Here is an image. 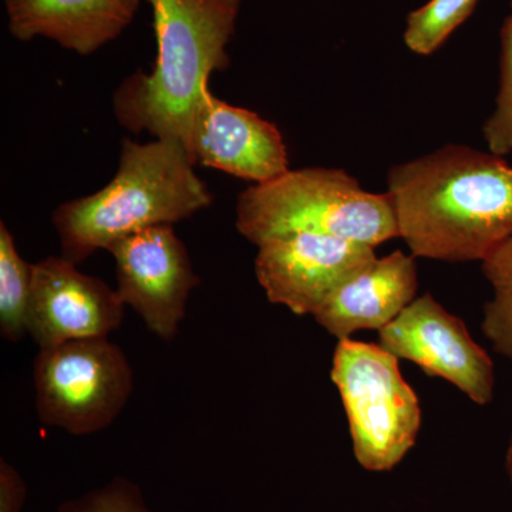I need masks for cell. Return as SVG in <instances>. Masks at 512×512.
<instances>
[{
  "label": "cell",
  "instance_id": "cell-4",
  "mask_svg": "<svg viewBox=\"0 0 512 512\" xmlns=\"http://www.w3.org/2000/svg\"><path fill=\"white\" fill-rule=\"evenodd\" d=\"M237 229L259 245L266 239L313 232L377 247L399 238L390 195L363 190L336 168L288 170L239 195Z\"/></svg>",
  "mask_w": 512,
  "mask_h": 512
},
{
  "label": "cell",
  "instance_id": "cell-10",
  "mask_svg": "<svg viewBox=\"0 0 512 512\" xmlns=\"http://www.w3.org/2000/svg\"><path fill=\"white\" fill-rule=\"evenodd\" d=\"M124 306L116 289L63 256L33 264L28 333L40 349L109 338L123 322Z\"/></svg>",
  "mask_w": 512,
  "mask_h": 512
},
{
  "label": "cell",
  "instance_id": "cell-9",
  "mask_svg": "<svg viewBox=\"0 0 512 512\" xmlns=\"http://www.w3.org/2000/svg\"><path fill=\"white\" fill-rule=\"evenodd\" d=\"M255 275L269 302L313 315L330 293L376 259L375 248L332 235L296 232L256 245Z\"/></svg>",
  "mask_w": 512,
  "mask_h": 512
},
{
  "label": "cell",
  "instance_id": "cell-15",
  "mask_svg": "<svg viewBox=\"0 0 512 512\" xmlns=\"http://www.w3.org/2000/svg\"><path fill=\"white\" fill-rule=\"evenodd\" d=\"M483 272L493 299L485 303L481 330L495 352L512 362V235L484 259Z\"/></svg>",
  "mask_w": 512,
  "mask_h": 512
},
{
  "label": "cell",
  "instance_id": "cell-18",
  "mask_svg": "<svg viewBox=\"0 0 512 512\" xmlns=\"http://www.w3.org/2000/svg\"><path fill=\"white\" fill-rule=\"evenodd\" d=\"M56 512H154L144 500L143 491L133 481L114 478L109 484L76 500L66 501Z\"/></svg>",
  "mask_w": 512,
  "mask_h": 512
},
{
  "label": "cell",
  "instance_id": "cell-21",
  "mask_svg": "<svg viewBox=\"0 0 512 512\" xmlns=\"http://www.w3.org/2000/svg\"><path fill=\"white\" fill-rule=\"evenodd\" d=\"M511 6H512V2H511Z\"/></svg>",
  "mask_w": 512,
  "mask_h": 512
},
{
  "label": "cell",
  "instance_id": "cell-19",
  "mask_svg": "<svg viewBox=\"0 0 512 512\" xmlns=\"http://www.w3.org/2000/svg\"><path fill=\"white\" fill-rule=\"evenodd\" d=\"M28 487L18 470L5 458L0 460V512H22Z\"/></svg>",
  "mask_w": 512,
  "mask_h": 512
},
{
  "label": "cell",
  "instance_id": "cell-8",
  "mask_svg": "<svg viewBox=\"0 0 512 512\" xmlns=\"http://www.w3.org/2000/svg\"><path fill=\"white\" fill-rule=\"evenodd\" d=\"M107 251L116 261L117 293L158 338L170 342L200 285L188 249L173 225H157L120 239Z\"/></svg>",
  "mask_w": 512,
  "mask_h": 512
},
{
  "label": "cell",
  "instance_id": "cell-20",
  "mask_svg": "<svg viewBox=\"0 0 512 512\" xmlns=\"http://www.w3.org/2000/svg\"><path fill=\"white\" fill-rule=\"evenodd\" d=\"M505 470H507L508 478L512 485V436L510 444H508L507 456H505Z\"/></svg>",
  "mask_w": 512,
  "mask_h": 512
},
{
  "label": "cell",
  "instance_id": "cell-16",
  "mask_svg": "<svg viewBox=\"0 0 512 512\" xmlns=\"http://www.w3.org/2000/svg\"><path fill=\"white\" fill-rule=\"evenodd\" d=\"M477 2L478 0H430L410 13L404 42L417 55H431L473 13Z\"/></svg>",
  "mask_w": 512,
  "mask_h": 512
},
{
  "label": "cell",
  "instance_id": "cell-2",
  "mask_svg": "<svg viewBox=\"0 0 512 512\" xmlns=\"http://www.w3.org/2000/svg\"><path fill=\"white\" fill-rule=\"evenodd\" d=\"M153 10L157 56L113 97L120 126L174 140L188 151L198 104L212 73L227 69L228 45L242 0H147Z\"/></svg>",
  "mask_w": 512,
  "mask_h": 512
},
{
  "label": "cell",
  "instance_id": "cell-3",
  "mask_svg": "<svg viewBox=\"0 0 512 512\" xmlns=\"http://www.w3.org/2000/svg\"><path fill=\"white\" fill-rule=\"evenodd\" d=\"M183 144L156 138L123 140L119 168L94 194L63 202L53 211L63 258L80 264L100 249L157 225H174L212 204Z\"/></svg>",
  "mask_w": 512,
  "mask_h": 512
},
{
  "label": "cell",
  "instance_id": "cell-1",
  "mask_svg": "<svg viewBox=\"0 0 512 512\" xmlns=\"http://www.w3.org/2000/svg\"><path fill=\"white\" fill-rule=\"evenodd\" d=\"M387 184L413 256L483 262L512 235V167L503 157L446 146L396 165Z\"/></svg>",
  "mask_w": 512,
  "mask_h": 512
},
{
  "label": "cell",
  "instance_id": "cell-14",
  "mask_svg": "<svg viewBox=\"0 0 512 512\" xmlns=\"http://www.w3.org/2000/svg\"><path fill=\"white\" fill-rule=\"evenodd\" d=\"M33 264L19 254L12 232L0 222V333L16 343L28 333Z\"/></svg>",
  "mask_w": 512,
  "mask_h": 512
},
{
  "label": "cell",
  "instance_id": "cell-13",
  "mask_svg": "<svg viewBox=\"0 0 512 512\" xmlns=\"http://www.w3.org/2000/svg\"><path fill=\"white\" fill-rule=\"evenodd\" d=\"M10 35L36 37L90 56L121 36L136 18L140 0H3Z\"/></svg>",
  "mask_w": 512,
  "mask_h": 512
},
{
  "label": "cell",
  "instance_id": "cell-5",
  "mask_svg": "<svg viewBox=\"0 0 512 512\" xmlns=\"http://www.w3.org/2000/svg\"><path fill=\"white\" fill-rule=\"evenodd\" d=\"M330 379L348 416L357 463L375 473L393 470L421 427L419 397L403 379L399 359L375 343L342 339Z\"/></svg>",
  "mask_w": 512,
  "mask_h": 512
},
{
  "label": "cell",
  "instance_id": "cell-12",
  "mask_svg": "<svg viewBox=\"0 0 512 512\" xmlns=\"http://www.w3.org/2000/svg\"><path fill=\"white\" fill-rule=\"evenodd\" d=\"M419 274L413 255L402 251L373 259L339 285L313 312L338 340L359 330H382L416 299Z\"/></svg>",
  "mask_w": 512,
  "mask_h": 512
},
{
  "label": "cell",
  "instance_id": "cell-6",
  "mask_svg": "<svg viewBox=\"0 0 512 512\" xmlns=\"http://www.w3.org/2000/svg\"><path fill=\"white\" fill-rule=\"evenodd\" d=\"M33 380L40 421L73 436H89L111 426L134 389L133 367L109 338L40 349Z\"/></svg>",
  "mask_w": 512,
  "mask_h": 512
},
{
  "label": "cell",
  "instance_id": "cell-7",
  "mask_svg": "<svg viewBox=\"0 0 512 512\" xmlns=\"http://www.w3.org/2000/svg\"><path fill=\"white\" fill-rule=\"evenodd\" d=\"M379 345L426 375L447 380L478 406L493 402V359L471 338L466 323L447 312L431 293L414 299L379 330Z\"/></svg>",
  "mask_w": 512,
  "mask_h": 512
},
{
  "label": "cell",
  "instance_id": "cell-17",
  "mask_svg": "<svg viewBox=\"0 0 512 512\" xmlns=\"http://www.w3.org/2000/svg\"><path fill=\"white\" fill-rule=\"evenodd\" d=\"M484 140L495 156L512 153V16L501 30L500 92L493 116L485 123Z\"/></svg>",
  "mask_w": 512,
  "mask_h": 512
},
{
  "label": "cell",
  "instance_id": "cell-11",
  "mask_svg": "<svg viewBox=\"0 0 512 512\" xmlns=\"http://www.w3.org/2000/svg\"><path fill=\"white\" fill-rule=\"evenodd\" d=\"M188 153L195 164L264 184L289 170L281 131L254 111L207 90L198 104Z\"/></svg>",
  "mask_w": 512,
  "mask_h": 512
}]
</instances>
